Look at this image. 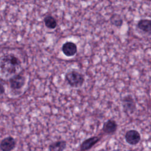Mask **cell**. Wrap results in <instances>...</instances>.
<instances>
[{
    "label": "cell",
    "instance_id": "obj_1",
    "mask_svg": "<svg viewBox=\"0 0 151 151\" xmlns=\"http://www.w3.org/2000/svg\"><path fill=\"white\" fill-rule=\"evenodd\" d=\"M1 71L6 76H14L21 66V61L14 54H7L1 57Z\"/></svg>",
    "mask_w": 151,
    "mask_h": 151
},
{
    "label": "cell",
    "instance_id": "obj_2",
    "mask_svg": "<svg viewBox=\"0 0 151 151\" xmlns=\"http://www.w3.org/2000/svg\"><path fill=\"white\" fill-rule=\"evenodd\" d=\"M65 80L73 88H80L83 86L84 81V76L77 70H70L64 76Z\"/></svg>",
    "mask_w": 151,
    "mask_h": 151
},
{
    "label": "cell",
    "instance_id": "obj_3",
    "mask_svg": "<svg viewBox=\"0 0 151 151\" xmlns=\"http://www.w3.org/2000/svg\"><path fill=\"white\" fill-rule=\"evenodd\" d=\"M10 88L12 90L18 91L21 90L26 83V78L21 74H16L11 76L9 79Z\"/></svg>",
    "mask_w": 151,
    "mask_h": 151
},
{
    "label": "cell",
    "instance_id": "obj_4",
    "mask_svg": "<svg viewBox=\"0 0 151 151\" xmlns=\"http://www.w3.org/2000/svg\"><path fill=\"white\" fill-rule=\"evenodd\" d=\"M61 51L66 57H73L77 54V46L73 41H68L63 44L61 47Z\"/></svg>",
    "mask_w": 151,
    "mask_h": 151
},
{
    "label": "cell",
    "instance_id": "obj_5",
    "mask_svg": "<svg viewBox=\"0 0 151 151\" xmlns=\"http://www.w3.org/2000/svg\"><path fill=\"white\" fill-rule=\"evenodd\" d=\"M122 106L124 111L132 113L136 109V103L134 99L130 95L124 96L122 100Z\"/></svg>",
    "mask_w": 151,
    "mask_h": 151
},
{
    "label": "cell",
    "instance_id": "obj_6",
    "mask_svg": "<svg viewBox=\"0 0 151 151\" xmlns=\"http://www.w3.org/2000/svg\"><path fill=\"white\" fill-rule=\"evenodd\" d=\"M16 144V140L13 137L7 136L1 140V149L2 151H11L15 148Z\"/></svg>",
    "mask_w": 151,
    "mask_h": 151
},
{
    "label": "cell",
    "instance_id": "obj_7",
    "mask_svg": "<svg viewBox=\"0 0 151 151\" xmlns=\"http://www.w3.org/2000/svg\"><path fill=\"white\" fill-rule=\"evenodd\" d=\"M101 137L99 136H94L87 138L84 140L80 145V148L81 151H86L91 149L96 143H97L101 139Z\"/></svg>",
    "mask_w": 151,
    "mask_h": 151
},
{
    "label": "cell",
    "instance_id": "obj_8",
    "mask_svg": "<svg viewBox=\"0 0 151 151\" xmlns=\"http://www.w3.org/2000/svg\"><path fill=\"white\" fill-rule=\"evenodd\" d=\"M117 123L113 119H109L105 122L102 127V131L106 134H113L117 129Z\"/></svg>",
    "mask_w": 151,
    "mask_h": 151
},
{
    "label": "cell",
    "instance_id": "obj_9",
    "mask_svg": "<svg viewBox=\"0 0 151 151\" xmlns=\"http://www.w3.org/2000/svg\"><path fill=\"white\" fill-rule=\"evenodd\" d=\"M125 139L129 144L134 145L139 142L140 140V134L135 130H130L126 132L125 134Z\"/></svg>",
    "mask_w": 151,
    "mask_h": 151
},
{
    "label": "cell",
    "instance_id": "obj_10",
    "mask_svg": "<svg viewBox=\"0 0 151 151\" xmlns=\"http://www.w3.org/2000/svg\"><path fill=\"white\" fill-rule=\"evenodd\" d=\"M67 146V143L64 140H58L51 143L49 145V151H63Z\"/></svg>",
    "mask_w": 151,
    "mask_h": 151
},
{
    "label": "cell",
    "instance_id": "obj_11",
    "mask_svg": "<svg viewBox=\"0 0 151 151\" xmlns=\"http://www.w3.org/2000/svg\"><path fill=\"white\" fill-rule=\"evenodd\" d=\"M137 27L145 32H151V20L143 19L140 20L137 23Z\"/></svg>",
    "mask_w": 151,
    "mask_h": 151
},
{
    "label": "cell",
    "instance_id": "obj_12",
    "mask_svg": "<svg viewBox=\"0 0 151 151\" xmlns=\"http://www.w3.org/2000/svg\"><path fill=\"white\" fill-rule=\"evenodd\" d=\"M44 22L45 27L51 29H55L57 26V22L52 15H47L44 18Z\"/></svg>",
    "mask_w": 151,
    "mask_h": 151
},
{
    "label": "cell",
    "instance_id": "obj_13",
    "mask_svg": "<svg viewBox=\"0 0 151 151\" xmlns=\"http://www.w3.org/2000/svg\"><path fill=\"white\" fill-rule=\"evenodd\" d=\"M111 24L116 27H120L123 22V20L121 16L117 14H112L110 18Z\"/></svg>",
    "mask_w": 151,
    "mask_h": 151
},
{
    "label": "cell",
    "instance_id": "obj_14",
    "mask_svg": "<svg viewBox=\"0 0 151 151\" xmlns=\"http://www.w3.org/2000/svg\"><path fill=\"white\" fill-rule=\"evenodd\" d=\"M4 91H5V90H4L3 84H1V95H2V94H4Z\"/></svg>",
    "mask_w": 151,
    "mask_h": 151
}]
</instances>
